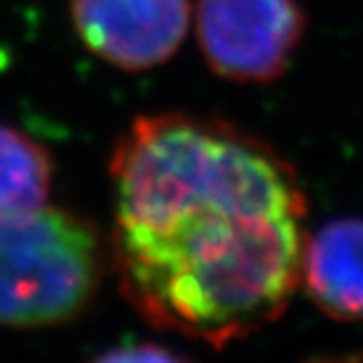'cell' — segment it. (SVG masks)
<instances>
[{
  "label": "cell",
  "instance_id": "cell-1",
  "mask_svg": "<svg viewBox=\"0 0 363 363\" xmlns=\"http://www.w3.org/2000/svg\"><path fill=\"white\" fill-rule=\"evenodd\" d=\"M113 267L155 326L211 345L284 312L307 199L272 145L216 118L141 115L111 155Z\"/></svg>",
  "mask_w": 363,
  "mask_h": 363
},
{
  "label": "cell",
  "instance_id": "cell-2",
  "mask_svg": "<svg viewBox=\"0 0 363 363\" xmlns=\"http://www.w3.org/2000/svg\"><path fill=\"white\" fill-rule=\"evenodd\" d=\"M101 274L96 228L61 208L0 216V323L45 326L84 310Z\"/></svg>",
  "mask_w": 363,
  "mask_h": 363
},
{
  "label": "cell",
  "instance_id": "cell-3",
  "mask_svg": "<svg viewBox=\"0 0 363 363\" xmlns=\"http://www.w3.org/2000/svg\"><path fill=\"white\" fill-rule=\"evenodd\" d=\"M307 30L298 0H199L197 40L206 66L233 82L265 84L291 66Z\"/></svg>",
  "mask_w": 363,
  "mask_h": 363
},
{
  "label": "cell",
  "instance_id": "cell-4",
  "mask_svg": "<svg viewBox=\"0 0 363 363\" xmlns=\"http://www.w3.org/2000/svg\"><path fill=\"white\" fill-rule=\"evenodd\" d=\"M75 33L91 54L120 71L162 66L190 28V0H71Z\"/></svg>",
  "mask_w": 363,
  "mask_h": 363
},
{
  "label": "cell",
  "instance_id": "cell-5",
  "mask_svg": "<svg viewBox=\"0 0 363 363\" xmlns=\"http://www.w3.org/2000/svg\"><path fill=\"white\" fill-rule=\"evenodd\" d=\"M307 293L321 312L340 321H363V218H337L305 242Z\"/></svg>",
  "mask_w": 363,
  "mask_h": 363
},
{
  "label": "cell",
  "instance_id": "cell-6",
  "mask_svg": "<svg viewBox=\"0 0 363 363\" xmlns=\"http://www.w3.org/2000/svg\"><path fill=\"white\" fill-rule=\"evenodd\" d=\"M50 188V152L24 131L0 125V216L43 208Z\"/></svg>",
  "mask_w": 363,
  "mask_h": 363
},
{
  "label": "cell",
  "instance_id": "cell-7",
  "mask_svg": "<svg viewBox=\"0 0 363 363\" xmlns=\"http://www.w3.org/2000/svg\"><path fill=\"white\" fill-rule=\"evenodd\" d=\"M94 363H190L157 345H125L101 354Z\"/></svg>",
  "mask_w": 363,
  "mask_h": 363
}]
</instances>
